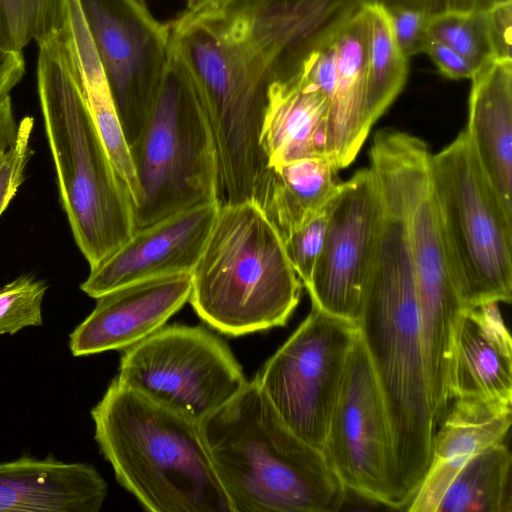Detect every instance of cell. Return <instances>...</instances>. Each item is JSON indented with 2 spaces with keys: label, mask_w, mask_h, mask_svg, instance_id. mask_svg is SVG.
Wrapping results in <instances>:
<instances>
[{
  "label": "cell",
  "mask_w": 512,
  "mask_h": 512,
  "mask_svg": "<svg viewBox=\"0 0 512 512\" xmlns=\"http://www.w3.org/2000/svg\"><path fill=\"white\" fill-rule=\"evenodd\" d=\"M358 328L384 397L406 509L429 468L437 426L405 224L387 209Z\"/></svg>",
  "instance_id": "cell-1"
},
{
  "label": "cell",
  "mask_w": 512,
  "mask_h": 512,
  "mask_svg": "<svg viewBox=\"0 0 512 512\" xmlns=\"http://www.w3.org/2000/svg\"><path fill=\"white\" fill-rule=\"evenodd\" d=\"M233 512H336L346 488L324 452L297 436L253 379L199 422Z\"/></svg>",
  "instance_id": "cell-2"
},
{
  "label": "cell",
  "mask_w": 512,
  "mask_h": 512,
  "mask_svg": "<svg viewBox=\"0 0 512 512\" xmlns=\"http://www.w3.org/2000/svg\"><path fill=\"white\" fill-rule=\"evenodd\" d=\"M37 45V90L61 201L93 268L134 233L133 200L91 117L63 30Z\"/></svg>",
  "instance_id": "cell-3"
},
{
  "label": "cell",
  "mask_w": 512,
  "mask_h": 512,
  "mask_svg": "<svg viewBox=\"0 0 512 512\" xmlns=\"http://www.w3.org/2000/svg\"><path fill=\"white\" fill-rule=\"evenodd\" d=\"M118 482L151 512H233L200 424L120 382L91 410Z\"/></svg>",
  "instance_id": "cell-4"
},
{
  "label": "cell",
  "mask_w": 512,
  "mask_h": 512,
  "mask_svg": "<svg viewBox=\"0 0 512 512\" xmlns=\"http://www.w3.org/2000/svg\"><path fill=\"white\" fill-rule=\"evenodd\" d=\"M169 26L215 139L222 202L259 203L270 171L260 142L272 84L267 70L215 11H183Z\"/></svg>",
  "instance_id": "cell-5"
},
{
  "label": "cell",
  "mask_w": 512,
  "mask_h": 512,
  "mask_svg": "<svg viewBox=\"0 0 512 512\" xmlns=\"http://www.w3.org/2000/svg\"><path fill=\"white\" fill-rule=\"evenodd\" d=\"M191 284L197 315L230 336L286 325L302 289L282 238L253 200L220 204Z\"/></svg>",
  "instance_id": "cell-6"
},
{
  "label": "cell",
  "mask_w": 512,
  "mask_h": 512,
  "mask_svg": "<svg viewBox=\"0 0 512 512\" xmlns=\"http://www.w3.org/2000/svg\"><path fill=\"white\" fill-rule=\"evenodd\" d=\"M140 198L135 230L202 204L221 202L215 139L194 83L171 46L145 123L130 143Z\"/></svg>",
  "instance_id": "cell-7"
},
{
  "label": "cell",
  "mask_w": 512,
  "mask_h": 512,
  "mask_svg": "<svg viewBox=\"0 0 512 512\" xmlns=\"http://www.w3.org/2000/svg\"><path fill=\"white\" fill-rule=\"evenodd\" d=\"M430 180L465 309L512 299V213L485 174L465 130L430 157Z\"/></svg>",
  "instance_id": "cell-8"
},
{
  "label": "cell",
  "mask_w": 512,
  "mask_h": 512,
  "mask_svg": "<svg viewBox=\"0 0 512 512\" xmlns=\"http://www.w3.org/2000/svg\"><path fill=\"white\" fill-rule=\"evenodd\" d=\"M149 399L196 422L247 383L225 341L202 326H163L124 350L116 377Z\"/></svg>",
  "instance_id": "cell-9"
},
{
  "label": "cell",
  "mask_w": 512,
  "mask_h": 512,
  "mask_svg": "<svg viewBox=\"0 0 512 512\" xmlns=\"http://www.w3.org/2000/svg\"><path fill=\"white\" fill-rule=\"evenodd\" d=\"M358 325L312 305L254 380L285 424L323 451Z\"/></svg>",
  "instance_id": "cell-10"
},
{
  "label": "cell",
  "mask_w": 512,
  "mask_h": 512,
  "mask_svg": "<svg viewBox=\"0 0 512 512\" xmlns=\"http://www.w3.org/2000/svg\"><path fill=\"white\" fill-rule=\"evenodd\" d=\"M323 452L346 490L400 509L386 405L359 328Z\"/></svg>",
  "instance_id": "cell-11"
},
{
  "label": "cell",
  "mask_w": 512,
  "mask_h": 512,
  "mask_svg": "<svg viewBox=\"0 0 512 512\" xmlns=\"http://www.w3.org/2000/svg\"><path fill=\"white\" fill-rule=\"evenodd\" d=\"M130 145L160 88L170 53V26L147 0H80Z\"/></svg>",
  "instance_id": "cell-12"
},
{
  "label": "cell",
  "mask_w": 512,
  "mask_h": 512,
  "mask_svg": "<svg viewBox=\"0 0 512 512\" xmlns=\"http://www.w3.org/2000/svg\"><path fill=\"white\" fill-rule=\"evenodd\" d=\"M385 216L370 167L340 183L330 205L321 253L305 286L312 305L358 325Z\"/></svg>",
  "instance_id": "cell-13"
},
{
  "label": "cell",
  "mask_w": 512,
  "mask_h": 512,
  "mask_svg": "<svg viewBox=\"0 0 512 512\" xmlns=\"http://www.w3.org/2000/svg\"><path fill=\"white\" fill-rule=\"evenodd\" d=\"M371 2L229 0L213 11L257 55L274 83L299 74L309 57Z\"/></svg>",
  "instance_id": "cell-14"
},
{
  "label": "cell",
  "mask_w": 512,
  "mask_h": 512,
  "mask_svg": "<svg viewBox=\"0 0 512 512\" xmlns=\"http://www.w3.org/2000/svg\"><path fill=\"white\" fill-rule=\"evenodd\" d=\"M220 204L195 206L136 229L114 253L90 268L81 290L96 299L137 281L191 273L209 237Z\"/></svg>",
  "instance_id": "cell-15"
},
{
  "label": "cell",
  "mask_w": 512,
  "mask_h": 512,
  "mask_svg": "<svg viewBox=\"0 0 512 512\" xmlns=\"http://www.w3.org/2000/svg\"><path fill=\"white\" fill-rule=\"evenodd\" d=\"M191 273L130 283L96 298L93 311L70 334L74 356L125 350L162 328L191 293Z\"/></svg>",
  "instance_id": "cell-16"
},
{
  "label": "cell",
  "mask_w": 512,
  "mask_h": 512,
  "mask_svg": "<svg viewBox=\"0 0 512 512\" xmlns=\"http://www.w3.org/2000/svg\"><path fill=\"white\" fill-rule=\"evenodd\" d=\"M432 441L427 473L409 503L410 512H436L462 467L485 448L504 441L512 422V404L479 398H454Z\"/></svg>",
  "instance_id": "cell-17"
},
{
  "label": "cell",
  "mask_w": 512,
  "mask_h": 512,
  "mask_svg": "<svg viewBox=\"0 0 512 512\" xmlns=\"http://www.w3.org/2000/svg\"><path fill=\"white\" fill-rule=\"evenodd\" d=\"M107 484L89 464L48 456L0 463V512H98Z\"/></svg>",
  "instance_id": "cell-18"
},
{
  "label": "cell",
  "mask_w": 512,
  "mask_h": 512,
  "mask_svg": "<svg viewBox=\"0 0 512 512\" xmlns=\"http://www.w3.org/2000/svg\"><path fill=\"white\" fill-rule=\"evenodd\" d=\"M450 399L479 398L512 404V341L498 302L465 309L457 327Z\"/></svg>",
  "instance_id": "cell-19"
},
{
  "label": "cell",
  "mask_w": 512,
  "mask_h": 512,
  "mask_svg": "<svg viewBox=\"0 0 512 512\" xmlns=\"http://www.w3.org/2000/svg\"><path fill=\"white\" fill-rule=\"evenodd\" d=\"M368 41L365 6L332 41L335 72L324 147L337 171L354 161L372 127L366 113Z\"/></svg>",
  "instance_id": "cell-20"
},
{
  "label": "cell",
  "mask_w": 512,
  "mask_h": 512,
  "mask_svg": "<svg viewBox=\"0 0 512 512\" xmlns=\"http://www.w3.org/2000/svg\"><path fill=\"white\" fill-rule=\"evenodd\" d=\"M471 80L465 132L485 174L512 213V60H492Z\"/></svg>",
  "instance_id": "cell-21"
},
{
  "label": "cell",
  "mask_w": 512,
  "mask_h": 512,
  "mask_svg": "<svg viewBox=\"0 0 512 512\" xmlns=\"http://www.w3.org/2000/svg\"><path fill=\"white\" fill-rule=\"evenodd\" d=\"M330 102L301 71L268 90L260 142L269 168L325 156Z\"/></svg>",
  "instance_id": "cell-22"
},
{
  "label": "cell",
  "mask_w": 512,
  "mask_h": 512,
  "mask_svg": "<svg viewBox=\"0 0 512 512\" xmlns=\"http://www.w3.org/2000/svg\"><path fill=\"white\" fill-rule=\"evenodd\" d=\"M323 156L270 167L259 205L285 239L328 206L340 183Z\"/></svg>",
  "instance_id": "cell-23"
},
{
  "label": "cell",
  "mask_w": 512,
  "mask_h": 512,
  "mask_svg": "<svg viewBox=\"0 0 512 512\" xmlns=\"http://www.w3.org/2000/svg\"><path fill=\"white\" fill-rule=\"evenodd\" d=\"M67 42L81 80L91 117L135 206L139 201L140 191L130 146L89 27L86 24L74 26L68 34Z\"/></svg>",
  "instance_id": "cell-24"
},
{
  "label": "cell",
  "mask_w": 512,
  "mask_h": 512,
  "mask_svg": "<svg viewBox=\"0 0 512 512\" xmlns=\"http://www.w3.org/2000/svg\"><path fill=\"white\" fill-rule=\"evenodd\" d=\"M511 466L504 441L485 448L457 473L436 512H511Z\"/></svg>",
  "instance_id": "cell-25"
},
{
  "label": "cell",
  "mask_w": 512,
  "mask_h": 512,
  "mask_svg": "<svg viewBox=\"0 0 512 512\" xmlns=\"http://www.w3.org/2000/svg\"><path fill=\"white\" fill-rule=\"evenodd\" d=\"M369 23L367 51L366 113L371 126L402 91L408 75V59L394 38L387 11L366 5Z\"/></svg>",
  "instance_id": "cell-26"
},
{
  "label": "cell",
  "mask_w": 512,
  "mask_h": 512,
  "mask_svg": "<svg viewBox=\"0 0 512 512\" xmlns=\"http://www.w3.org/2000/svg\"><path fill=\"white\" fill-rule=\"evenodd\" d=\"M68 0H0V47L22 51L60 31Z\"/></svg>",
  "instance_id": "cell-27"
},
{
  "label": "cell",
  "mask_w": 512,
  "mask_h": 512,
  "mask_svg": "<svg viewBox=\"0 0 512 512\" xmlns=\"http://www.w3.org/2000/svg\"><path fill=\"white\" fill-rule=\"evenodd\" d=\"M429 37L448 45L475 70L495 60L487 11L457 12L446 10L432 15L428 25Z\"/></svg>",
  "instance_id": "cell-28"
},
{
  "label": "cell",
  "mask_w": 512,
  "mask_h": 512,
  "mask_svg": "<svg viewBox=\"0 0 512 512\" xmlns=\"http://www.w3.org/2000/svg\"><path fill=\"white\" fill-rule=\"evenodd\" d=\"M46 290L45 282L30 275H21L0 287V336L42 325Z\"/></svg>",
  "instance_id": "cell-29"
},
{
  "label": "cell",
  "mask_w": 512,
  "mask_h": 512,
  "mask_svg": "<svg viewBox=\"0 0 512 512\" xmlns=\"http://www.w3.org/2000/svg\"><path fill=\"white\" fill-rule=\"evenodd\" d=\"M331 202L302 227L283 239L288 260L304 286L310 282L323 247Z\"/></svg>",
  "instance_id": "cell-30"
},
{
  "label": "cell",
  "mask_w": 512,
  "mask_h": 512,
  "mask_svg": "<svg viewBox=\"0 0 512 512\" xmlns=\"http://www.w3.org/2000/svg\"><path fill=\"white\" fill-rule=\"evenodd\" d=\"M33 126L32 117L22 118L13 142L0 154V216L24 181L25 167L32 154L30 138Z\"/></svg>",
  "instance_id": "cell-31"
},
{
  "label": "cell",
  "mask_w": 512,
  "mask_h": 512,
  "mask_svg": "<svg viewBox=\"0 0 512 512\" xmlns=\"http://www.w3.org/2000/svg\"><path fill=\"white\" fill-rule=\"evenodd\" d=\"M387 13L394 38L403 55L408 59L423 53L429 39L428 25L432 15L411 8H396Z\"/></svg>",
  "instance_id": "cell-32"
},
{
  "label": "cell",
  "mask_w": 512,
  "mask_h": 512,
  "mask_svg": "<svg viewBox=\"0 0 512 512\" xmlns=\"http://www.w3.org/2000/svg\"><path fill=\"white\" fill-rule=\"evenodd\" d=\"M489 34L495 59L512 60V0L487 10Z\"/></svg>",
  "instance_id": "cell-33"
},
{
  "label": "cell",
  "mask_w": 512,
  "mask_h": 512,
  "mask_svg": "<svg viewBox=\"0 0 512 512\" xmlns=\"http://www.w3.org/2000/svg\"><path fill=\"white\" fill-rule=\"evenodd\" d=\"M425 53H427L440 72L451 79H471L475 70L456 51L438 39L429 37Z\"/></svg>",
  "instance_id": "cell-34"
},
{
  "label": "cell",
  "mask_w": 512,
  "mask_h": 512,
  "mask_svg": "<svg viewBox=\"0 0 512 512\" xmlns=\"http://www.w3.org/2000/svg\"><path fill=\"white\" fill-rule=\"evenodd\" d=\"M25 74L22 51L0 47V101L9 96Z\"/></svg>",
  "instance_id": "cell-35"
},
{
  "label": "cell",
  "mask_w": 512,
  "mask_h": 512,
  "mask_svg": "<svg viewBox=\"0 0 512 512\" xmlns=\"http://www.w3.org/2000/svg\"><path fill=\"white\" fill-rule=\"evenodd\" d=\"M372 2L387 11L396 8H411L435 15L447 10V0H372Z\"/></svg>",
  "instance_id": "cell-36"
},
{
  "label": "cell",
  "mask_w": 512,
  "mask_h": 512,
  "mask_svg": "<svg viewBox=\"0 0 512 512\" xmlns=\"http://www.w3.org/2000/svg\"><path fill=\"white\" fill-rule=\"evenodd\" d=\"M17 125L10 96L0 101V154L13 142Z\"/></svg>",
  "instance_id": "cell-37"
},
{
  "label": "cell",
  "mask_w": 512,
  "mask_h": 512,
  "mask_svg": "<svg viewBox=\"0 0 512 512\" xmlns=\"http://www.w3.org/2000/svg\"><path fill=\"white\" fill-rule=\"evenodd\" d=\"M509 0H447V10L457 12L487 11L493 6Z\"/></svg>",
  "instance_id": "cell-38"
},
{
  "label": "cell",
  "mask_w": 512,
  "mask_h": 512,
  "mask_svg": "<svg viewBox=\"0 0 512 512\" xmlns=\"http://www.w3.org/2000/svg\"><path fill=\"white\" fill-rule=\"evenodd\" d=\"M229 0H187V7L184 12L199 13L208 10L217 9Z\"/></svg>",
  "instance_id": "cell-39"
}]
</instances>
